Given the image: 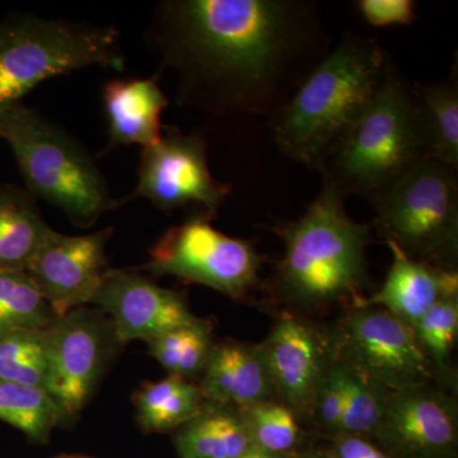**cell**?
<instances>
[{
    "mask_svg": "<svg viewBox=\"0 0 458 458\" xmlns=\"http://www.w3.org/2000/svg\"><path fill=\"white\" fill-rule=\"evenodd\" d=\"M147 344L152 357L170 376L183 379L204 372L214 346L209 324L200 318Z\"/></svg>",
    "mask_w": 458,
    "mask_h": 458,
    "instance_id": "603a6c76",
    "label": "cell"
},
{
    "mask_svg": "<svg viewBox=\"0 0 458 458\" xmlns=\"http://www.w3.org/2000/svg\"><path fill=\"white\" fill-rule=\"evenodd\" d=\"M62 458H75V457H62Z\"/></svg>",
    "mask_w": 458,
    "mask_h": 458,
    "instance_id": "836d02e7",
    "label": "cell"
},
{
    "mask_svg": "<svg viewBox=\"0 0 458 458\" xmlns=\"http://www.w3.org/2000/svg\"><path fill=\"white\" fill-rule=\"evenodd\" d=\"M387 245L394 262L384 285L355 307H379L412 328L442 297L457 293V271L412 260L394 243Z\"/></svg>",
    "mask_w": 458,
    "mask_h": 458,
    "instance_id": "2e32d148",
    "label": "cell"
},
{
    "mask_svg": "<svg viewBox=\"0 0 458 458\" xmlns=\"http://www.w3.org/2000/svg\"><path fill=\"white\" fill-rule=\"evenodd\" d=\"M0 420L17 428L33 441H45L56 424L59 409L42 388L0 379Z\"/></svg>",
    "mask_w": 458,
    "mask_h": 458,
    "instance_id": "d4e9b609",
    "label": "cell"
},
{
    "mask_svg": "<svg viewBox=\"0 0 458 458\" xmlns=\"http://www.w3.org/2000/svg\"><path fill=\"white\" fill-rule=\"evenodd\" d=\"M90 303L110 315L120 343H149L199 319L182 295L125 270H106Z\"/></svg>",
    "mask_w": 458,
    "mask_h": 458,
    "instance_id": "4fadbf2b",
    "label": "cell"
},
{
    "mask_svg": "<svg viewBox=\"0 0 458 458\" xmlns=\"http://www.w3.org/2000/svg\"><path fill=\"white\" fill-rule=\"evenodd\" d=\"M241 458H271L270 454H267V452H264L260 450V448L255 447V445H252L251 448H250L249 451L246 452L245 454H243Z\"/></svg>",
    "mask_w": 458,
    "mask_h": 458,
    "instance_id": "d6a6232c",
    "label": "cell"
},
{
    "mask_svg": "<svg viewBox=\"0 0 458 458\" xmlns=\"http://www.w3.org/2000/svg\"><path fill=\"white\" fill-rule=\"evenodd\" d=\"M252 445L242 417L222 408H204L177 438L183 458H241Z\"/></svg>",
    "mask_w": 458,
    "mask_h": 458,
    "instance_id": "ffe728a7",
    "label": "cell"
},
{
    "mask_svg": "<svg viewBox=\"0 0 458 458\" xmlns=\"http://www.w3.org/2000/svg\"><path fill=\"white\" fill-rule=\"evenodd\" d=\"M203 373L201 394L218 405L247 408L267 401L273 394L260 346L214 345Z\"/></svg>",
    "mask_w": 458,
    "mask_h": 458,
    "instance_id": "ac0fdd59",
    "label": "cell"
},
{
    "mask_svg": "<svg viewBox=\"0 0 458 458\" xmlns=\"http://www.w3.org/2000/svg\"><path fill=\"white\" fill-rule=\"evenodd\" d=\"M89 66L123 72L120 35L111 26L14 14L0 23V110L38 84Z\"/></svg>",
    "mask_w": 458,
    "mask_h": 458,
    "instance_id": "8992f818",
    "label": "cell"
},
{
    "mask_svg": "<svg viewBox=\"0 0 458 458\" xmlns=\"http://www.w3.org/2000/svg\"><path fill=\"white\" fill-rule=\"evenodd\" d=\"M284 242L276 269L279 293L306 309L352 300L363 301L369 283L366 250L369 225L355 222L345 209V197L330 183L293 222L274 228Z\"/></svg>",
    "mask_w": 458,
    "mask_h": 458,
    "instance_id": "3957f363",
    "label": "cell"
},
{
    "mask_svg": "<svg viewBox=\"0 0 458 458\" xmlns=\"http://www.w3.org/2000/svg\"><path fill=\"white\" fill-rule=\"evenodd\" d=\"M47 372L45 391L62 420L84 408L104 372L107 331L98 313L77 309L54 319L47 328Z\"/></svg>",
    "mask_w": 458,
    "mask_h": 458,
    "instance_id": "8fae6325",
    "label": "cell"
},
{
    "mask_svg": "<svg viewBox=\"0 0 458 458\" xmlns=\"http://www.w3.org/2000/svg\"><path fill=\"white\" fill-rule=\"evenodd\" d=\"M344 403H345V396H344L342 373L336 361L334 360V363L328 367L313 405L319 424L331 432H340Z\"/></svg>",
    "mask_w": 458,
    "mask_h": 458,
    "instance_id": "f546056e",
    "label": "cell"
},
{
    "mask_svg": "<svg viewBox=\"0 0 458 458\" xmlns=\"http://www.w3.org/2000/svg\"><path fill=\"white\" fill-rule=\"evenodd\" d=\"M0 140L16 157L33 198L44 199L81 227L117 208L98 165L59 126L25 105L0 110Z\"/></svg>",
    "mask_w": 458,
    "mask_h": 458,
    "instance_id": "5b68a950",
    "label": "cell"
},
{
    "mask_svg": "<svg viewBox=\"0 0 458 458\" xmlns=\"http://www.w3.org/2000/svg\"><path fill=\"white\" fill-rule=\"evenodd\" d=\"M361 17L375 27L412 25L417 20V3L411 0H360Z\"/></svg>",
    "mask_w": 458,
    "mask_h": 458,
    "instance_id": "4dcf8cb0",
    "label": "cell"
},
{
    "mask_svg": "<svg viewBox=\"0 0 458 458\" xmlns=\"http://www.w3.org/2000/svg\"><path fill=\"white\" fill-rule=\"evenodd\" d=\"M252 445L267 454H279L293 447L298 437L294 412L284 403H264L243 408L241 415Z\"/></svg>",
    "mask_w": 458,
    "mask_h": 458,
    "instance_id": "f1b7e54d",
    "label": "cell"
},
{
    "mask_svg": "<svg viewBox=\"0 0 458 458\" xmlns=\"http://www.w3.org/2000/svg\"><path fill=\"white\" fill-rule=\"evenodd\" d=\"M53 231L27 190L0 185V271H26Z\"/></svg>",
    "mask_w": 458,
    "mask_h": 458,
    "instance_id": "d6986e66",
    "label": "cell"
},
{
    "mask_svg": "<svg viewBox=\"0 0 458 458\" xmlns=\"http://www.w3.org/2000/svg\"><path fill=\"white\" fill-rule=\"evenodd\" d=\"M336 456L337 458H387L381 451L377 450L375 445L352 434L337 442Z\"/></svg>",
    "mask_w": 458,
    "mask_h": 458,
    "instance_id": "1f68e13d",
    "label": "cell"
},
{
    "mask_svg": "<svg viewBox=\"0 0 458 458\" xmlns=\"http://www.w3.org/2000/svg\"><path fill=\"white\" fill-rule=\"evenodd\" d=\"M138 418L147 430L162 432L188 424L204 410V397L188 379L168 376L150 382L135 394Z\"/></svg>",
    "mask_w": 458,
    "mask_h": 458,
    "instance_id": "7402d4cb",
    "label": "cell"
},
{
    "mask_svg": "<svg viewBox=\"0 0 458 458\" xmlns=\"http://www.w3.org/2000/svg\"><path fill=\"white\" fill-rule=\"evenodd\" d=\"M344 385V414L340 432L346 434L375 433L384 417L388 391L369 377L335 360Z\"/></svg>",
    "mask_w": 458,
    "mask_h": 458,
    "instance_id": "4316f807",
    "label": "cell"
},
{
    "mask_svg": "<svg viewBox=\"0 0 458 458\" xmlns=\"http://www.w3.org/2000/svg\"><path fill=\"white\" fill-rule=\"evenodd\" d=\"M229 194L231 186L210 172L203 135L167 126L141 150L138 185L129 199H147L165 213L194 207L214 216Z\"/></svg>",
    "mask_w": 458,
    "mask_h": 458,
    "instance_id": "9c48e42d",
    "label": "cell"
},
{
    "mask_svg": "<svg viewBox=\"0 0 458 458\" xmlns=\"http://www.w3.org/2000/svg\"><path fill=\"white\" fill-rule=\"evenodd\" d=\"M375 434L411 458L445 457L456 445V405L432 384L391 391Z\"/></svg>",
    "mask_w": 458,
    "mask_h": 458,
    "instance_id": "5bb4252c",
    "label": "cell"
},
{
    "mask_svg": "<svg viewBox=\"0 0 458 458\" xmlns=\"http://www.w3.org/2000/svg\"><path fill=\"white\" fill-rule=\"evenodd\" d=\"M55 318L27 271H0V333L47 330Z\"/></svg>",
    "mask_w": 458,
    "mask_h": 458,
    "instance_id": "cb8c5ba5",
    "label": "cell"
},
{
    "mask_svg": "<svg viewBox=\"0 0 458 458\" xmlns=\"http://www.w3.org/2000/svg\"><path fill=\"white\" fill-rule=\"evenodd\" d=\"M108 120V144L104 153L140 144L153 146L162 135L161 116L168 98L157 78L114 80L104 87Z\"/></svg>",
    "mask_w": 458,
    "mask_h": 458,
    "instance_id": "e0dca14e",
    "label": "cell"
},
{
    "mask_svg": "<svg viewBox=\"0 0 458 458\" xmlns=\"http://www.w3.org/2000/svg\"><path fill=\"white\" fill-rule=\"evenodd\" d=\"M113 228L83 236L53 231L27 267L56 318L92 302L106 273V243Z\"/></svg>",
    "mask_w": 458,
    "mask_h": 458,
    "instance_id": "7c38bea8",
    "label": "cell"
},
{
    "mask_svg": "<svg viewBox=\"0 0 458 458\" xmlns=\"http://www.w3.org/2000/svg\"><path fill=\"white\" fill-rule=\"evenodd\" d=\"M47 372V330L0 333V379L45 390Z\"/></svg>",
    "mask_w": 458,
    "mask_h": 458,
    "instance_id": "484cf974",
    "label": "cell"
},
{
    "mask_svg": "<svg viewBox=\"0 0 458 458\" xmlns=\"http://www.w3.org/2000/svg\"><path fill=\"white\" fill-rule=\"evenodd\" d=\"M393 57L375 38L345 33L269 119L280 152L319 171L384 82Z\"/></svg>",
    "mask_w": 458,
    "mask_h": 458,
    "instance_id": "7a4b0ae2",
    "label": "cell"
},
{
    "mask_svg": "<svg viewBox=\"0 0 458 458\" xmlns=\"http://www.w3.org/2000/svg\"><path fill=\"white\" fill-rule=\"evenodd\" d=\"M429 158L414 83L393 63L375 98L318 172L322 182L330 183L344 197L360 195L375 201L406 172Z\"/></svg>",
    "mask_w": 458,
    "mask_h": 458,
    "instance_id": "277c9868",
    "label": "cell"
},
{
    "mask_svg": "<svg viewBox=\"0 0 458 458\" xmlns=\"http://www.w3.org/2000/svg\"><path fill=\"white\" fill-rule=\"evenodd\" d=\"M148 41L180 106L267 119L334 47L310 0H167Z\"/></svg>",
    "mask_w": 458,
    "mask_h": 458,
    "instance_id": "6da1fadb",
    "label": "cell"
},
{
    "mask_svg": "<svg viewBox=\"0 0 458 458\" xmlns=\"http://www.w3.org/2000/svg\"><path fill=\"white\" fill-rule=\"evenodd\" d=\"M423 116L430 158L458 170L457 65L447 80L414 83Z\"/></svg>",
    "mask_w": 458,
    "mask_h": 458,
    "instance_id": "44dd1931",
    "label": "cell"
},
{
    "mask_svg": "<svg viewBox=\"0 0 458 458\" xmlns=\"http://www.w3.org/2000/svg\"><path fill=\"white\" fill-rule=\"evenodd\" d=\"M373 225L412 260L454 270L458 255V176L424 159L372 201Z\"/></svg>",
    "mask_w": 458,
    "mask_h": 458,
    "instance_id": "52a82bcc",
    "label": "cell"
},
{
    "mask_svg": "<svg viewBox=\"0 0 458 458\" xmlns=\"http://www.w3.org/2000/svg\"><path fill=\"white\" fill-rule=\"evenodd\" d=\"M336 360L388 391L430 384L434 367L412 328L379 307H355L344 321Z\"/></svg>",
    "mask_w": 458,
    "mask_h": 458,
    "instance_id": "30bf717a",
    "label": "cell"
},
{
    "mask_svg": "<svg viewBox=\"0 0 458 458\" xmlns=\"http://www.w3.org/2000/svg\"><path fill=\"white\" fill-rule=\"evenodd\" d=\"M212 218L198 212L168 229L150 249L144 269L209 286L228 297H243L258 282L262 258L250 241L214 228Z\"/></svg>",
    "mask_w": 458,
    "mask_h": 458,
    "instance_id": "ba28073f",
    "label": "cell"
},
{
    "mask_svg": "<svg viewBox=\"0 0 458 458\" xmlns=\"http://www.w3.org/2000/svg\"><path fill=\"white\" fill-rule=\"evenodd\" d=\"M421 351L434 369L450 364L458 335V293L442 297L412 327Z\"/></svg>",
    "mask_w": 458,
    "mask_h": 458,
    "instance_id": "83f0119b",
    "label": "cell"
},
{
    "mask_svg": "<svg viewBox=\"0 0 458 458\" xmlns=\"http://www.w3.org/2000/svg\"><path fill=\"white\" fill-rule=\"evenodd\" d=\"M273 393L292 411L313 409L330 364L321 337L311 325L294 316L276 322L260 345Z\"/></svg>",
    "mask_w": 458,
    "mask_h": 458,
    "instance_id": "9a60e30c",
    "label": "cell"
}]
</instances>
